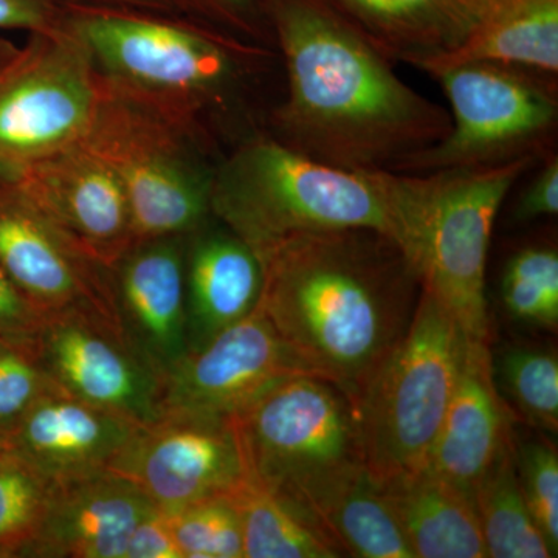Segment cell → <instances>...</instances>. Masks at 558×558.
<instances>
[{
	"instance_id": "cell-1",
	"label": "cell",
	"mask_w": 558,
	"mask_h": 558,
	"mask_svg": "<svg viewBox=\"0 0 558 558\" xmlns=\"http://www.w3.org/2000/svg\"><path fill=\"white\" fill-rule=\"evenodd\" d=\"M286 95L267 134L340 170H399L451 128L449 110L399 78L395 62L325 0H266Z\"/></svg>"
},
{
	"instance_id": "cell-2",
	"label": "cell",
	"mask_w": 558,
	"mask_h": 558,
	"mask_svg": "<svg viewBox=\"0 0 558 558\" xmlns=\"http://www.w3.org/2000/svg\"><path fill=\"white\" fill-rule=\"evenodd\" d=\"M259 259V310L355 407L416 312L421 279L409 256L388 234L351 229L296 238Z\"/></svg>"
},
{
	"instance_id": "cell-3",
	"label": "cell",
	"mask_w": 558,
	"mask_h": 558,
	"mask_svg": "<svg viewBox=\"0 0 558 558\" xmlns=\"http://www.w3.org/2000/svg\"><path fill=\"white\" fill-rule=\"evenodd\" d=\"M418 182L417 174L329 167L256 131L220 157L209 205L259 258L296 238L351 229L380 231L403 248Z\"/></svg>"
},
{
	"instance_id": "cell-4",
	"label": "cell",
	"mask_w": 558,
	"mask_h": 558,
	"mask_svg": "<svg viewBox=\"0 0 558 558\" xmlns=\"http://www.w3.org/2000/svg\"><path fill=\"white\" fill-rule=\"evenodd\" d=\"M65 25L98 75L194 130L242 102L277 50L245 43L183 16L108 7H64Z\"/></svg>"
},
{
	"instance_id": "cell-5",
	"label": "cell",
	"mask_w": 558,
	"mask_h": 558,
	"mask_svg": "<svg viewBox=\"0 0 558 558\" xmlns=\"http://www.w3.org/2000/svg\"><path fill=\"white\" fill-rule=\"evenodd\" d=\"M230 421L245 480L328 537L330 509L366 472L357 414L347 395L332 381L301 374Z\"/></svg>"
},
{
	"instance_id": "cell-6",
	"label": "cell",
	"mask_w": 558,
	"mask_h": 558,
	"mask_svg": "<svg viewBox=\"0 0 558 558\" xmlns=\"http://www.w3.org/2000/svg\"><path fill=\"white\" fill-rule=\"evenodd\" d=\"M211 138L110 86L78 145L112 170L130 202L135 242L190 234L211 218Z\"/></svg>"
},
{
	"instance_id": "cell-7",
	"label": "cell",
	"mask_w": 558,
	"mask_h": 558,
	"mask_svg": "<svg viewBox=\"0 0 558 558\" xmlns=\"http://www.w3.org/2000/svg\"><path fill=\"white\" fill-rule=\"evenodd\" d=\"M465 339L449 312L421 292L405 336L354 407L366 473L377 484L427 468Z\"/></svg>"
},
{
	"instance_id": "cell-8",
	"label": "cell",
	"mask_w": 558,
	"mask_h": 558,
	"mask_svg": "<svg viewBox=\"0 0 558 558\" xmlns=\"http://www.w3.org/2000/svg\"><path fill=\"white\" fill-rule=\"evenodd\" d=\"M543 159L424 174L405 253L427 293L470 339L490 340L486 270L499 208L521 175Z\"/></svg>"
},
{
	"instance_id": "cell-9",
	"label": "cell",
	"mask_w": 558,
	"mask_h": 558,
	"mask_svg": "<svg viewBox=\"0 0 558 558\" xmlns=\"http://www.w3.org/2000/svg\"><path fill=\"white\" fill-rule=\"evenodd\" d=\"M433 78L450 102L449 134L396 172L473 170L549 156L558 124L557 78L494 62H469Z\"/></svg>"
},
{
	"instance_id": "cell-10",
	"label": "cell",
	"mask_w": 558,
	"mask_h": 558,
	"mask_svg": "<svg viewBox=\"0 0 558 558\" xmlns=\"http://www.w3.org/2000/svg\"><path fill=\"white\" fill-rule=\"evenodd\" d=\"M100 100V75L68 25L31 33L0 60V175L76 145Z\"/></svg>"
},
{
	"instance_id": "cell-11",
	"label": "cell",
	"mask_w": 558,
	"mask_h": 558,
	"mask_svg": "<svg viewBox=\"0 0 558 558\" xmlns=\"http://www.w3.org/2000/svg\"><path fill=\"white\" fill-rule=\"evenodd\" d=\"M32 344L40 368L65 395L142 425L163 414L160 377L108 318L83 311L44 315Z\"/></svg>"
},
{
	"instance_id": "cell-12",
	"label": "cell",
	"mask_w": 558,
	"mask_h": 558,
	"mask_svg": "<svg viewBox=\"0 0 558 558\" xmlns=\"http://www.w3.org/2000/svg\"><path fill=\"white\" fill-rule=\"evenodd\" d=\"M108 469L132 481L163 510L229 495L245 478L230 418L186 411H165L140 425Z\"/></svg>"
},
{
	"instance_id": "cell-13",
	"label": "cell",
	"mask_w": 558,
	"mask_h": 558,
	"mask_svg": "<svg viewBox=\"0 0 558 558\" xmlns=\"http://www.w3.org/2000/svg\"><path fill=\"white\" fill-rule=\"evenodd\" d=\"M0 270L43 315L90 312L117 326L108 269L40 213L13 180L3 175Z\"/></svg>"
},
{
	"instance_id": "cell-14",
	"label": "cell",
	"mask_w": 558,
	"mask_h": 558,
	"mask_svg": "<svg viewBox=\"0 0 558 558\" xmlns=\"http://www.w3.org/2000/svg\"><path fill=\"white\" fill-rule=\"evenodd\" d=\"M314 373L279 337L258 306L163 379L165 411L231 418L290 377Z\"/></svg>"
},
{
	"instance_id": "cell-15",
	"label": "cell",
	"mask_w": 558,
	"mask_h": 558,
	"mask_svg": "<svg viewBox=\"0 0 558 558\" xmlns=\"http://www.w3.org/2000/svg\"><path fill=\"white\" fill-rule=\"evenodd\" d=\"M190 234L134 242L108 269L121 337L163 384L189 354L185 253Z\"/></svg>"
},
{
	"instance_id": "cell-16",
	"label": "cell",
	"mask_w": 558,
	"mask_h": 558,
	"mask_svg": "<svg viewBox=\"0 0 558 558\" xmlns=\"http://www.w3.org/2000/svg\"><path fill=\"white\" fill-rule=\"evenodd\" d=\"M9 179L106 269L134 244L123 185L105 161L78 143L33 161Z\"/></svg>"
},
{
	"instance_id": "cell-17",
	"label": "cell",
	"mask_w": 558,
	"mask_h": 558,
	"mask_svg": "<svg viewBox=\"0 0 558 558\" xmlns=\"http://www.w3.org/2000/svg\"><path fill=\"white\" fill-rule=\"evenodd\" d=\"M157 505L109 469L54 483L33 558H124L135 526Z\"/></svg>"
},
{
	"instance_id": "cell-18",
	"label": "cell",
	"mask_w": 558,
	"mask_h": 558,
	"mask_svg": "<svg viewBox=\"0 0 558 558\" xmlns=\"http://www.w3.org/2000/svg\"><path fill=\"white\" fill-rule=\"evenodd\" d=\"M140 425L57 388L33 403L7 444L13 453L58 483L108 469Z\"/></svg>"
},
{
	"instance_id": "cell-19",
	"label": "cell",
	"mask_w": 558,
	"mask_h": 558,
	"mask_svg": "<svg viewBox=\"0 0 558 558\" xmlns=\"http://www.w3.org/2000/svg\"><path fill=\"white\" fill-rule=\"evenodd\" d=\"M490 354V341L465 339L457 387L428 462L472 501L481 475L515 433L517 417L492 377Z\"/></svg>"
},
{
	"instance_id": "cell-20",
	"label": "cell",
	"mask_w": 558,
	"mask_h": 558,
	"mask_svg": "<svg viewBox=\"0 0 558 558\" xmlns=\"http://www.w3.org/2000/svg\"><path fill=\"white\" fill-rule=\"evenodd\" d=\"M263 264L255 250L218 219L190 233L185 253L189 352L204 348L258 306Z\"/></svg>"
},
{
	"instance_id": "cell-21",
	"label": "cell",
	"mask_w": 558,
	"mask_h": 558,
	"mask_svg": "<svg viewBox=\"0 0 558 558\" xmlns=\"http://www.w3.org/2000/svg\"><path fill=\"white\" fill-rule=\"evenodd\" d=\"M389 61L422 69L457 49L486 0H325Z\"/></svg>"
},
{
	"instance_id": "cell-22",
	"label": "cell",
	"mask_w": 558,
	"mask_h": 558,
	"mask_svg": "<svg viewBox=\"0 0 558 558\" xmlns=\"http://www.w3.org/2000/svg\"><path fill=\"white\" fill-rule=\"evenodd\" d=\"M469 62L512 65L557 78L558 0H486L457 49L421 70L433 78Z\"/></svg>"
},
{
	"instance_id": "cell-23",
	"label": "cell",
	"mask_w": 558,
	"mask_h": 558,
	"mask_svg": "<svg viewBox=\"0 0 558 558\" xmlns=\"http://www.w3.org/2000/svg\"><path fill=\"white\" fill-rule=\"evenodd\" d=\"M379 486L414 558L487 557L472 499L428 465Z\"/></svg>"
},
{
	"instance_id": "cell-24",
	"label": "cell",
	"mask_w": 558,
	"mask_h": 558,
	"mask_svg": "<svg viewBox=\"0 0 558 558\" xmlns=\"http://www.w3.org/2000/svg\"><path fill=\"white\" fill-rule=\"evenodd\" d=\"M515 433L497 451L473 490L487 557L549 558L548 543L532 519L521 490Z\"/></svg>"
},
{
	"instance_id": "cell-25",
	"label": "cell",
	"mask_w": 558,
	"mask_h": 558,
	"mask_svg": "<svg viewBox=\"0 0 558 558\" xmlns=\"http://www.w3.org/2000/svg\"><path fill=\"white\" fill-rule=\"evenodd\" d=\"M229 497L240 515L244 558H336L341 550L269 492L242 481Z\"/></svg>"
},
{
	"instance_id": "cell-26",
	"label": "cell",
	"mask_w": 558,
	"mask_h": 558,
	"mask_svg": "<svg viewBox=\"0 0 558 558\" xmlns=\"http://www.w3.org/2000/svg\"><path fill=\"white\" fill-rule=\"evenodd\" d=\"M325 529L343 556L414 558L384 492L366 472L330 509Z\"/></svg>"
},
{
	"instance_id": "cell-27",
	"label": "cell",
	"mask_w": 558,
	"mask_h": 558,
	"mask_svg": "<svg viewBox=\"0 0 558 558\" xmlns=\"http://www.w3.org/2000/svg\"><path fill=\"white\" fill-rule=\"evenodd\" d=\"M492 377L512 411L539 432H558V360L549 349L510 344L490 354Z\"/></svg>"
},
{
	"instance_id": "cell-28",
	"label": "cell",
	"mask_w": 558,
	"mask_h": 558,
	"mask_svg": "<svg viewBox=\"0 0 558 558\" xmlns=\"http://www.w3.org/2000/svg\"><path fill=\"white\" fill-rule=\"evenodd\" d=\"M53 488L54 481L10 449L0 457V558L27 557Z\"/></svg>"
},
{
	"instance_id": "cell-29",
	"label": "cell",
	"mask_w": 558,
	"mask_h": 558,
	"mask_svg": "<svg viewBox=\"0 0 558 558\" xmlns=\"http://www.w3.org/2000/svg\"><path fill=\"white\" fill-rule=\"evenodd\" d=\"M502 307L513 322L531 328L558 326V253L553 245L519 250L506 263L499 286Z\"/></svg>"
},
{
	"instance_id": "cell-30",
	"label": "cell",
	"mask_w": 558,
	"mask_h": 558,
	"mask_svg": "<svg viewBox=\"0 0 558 558\" xmlns=\"http://www.w3.org/2000/svg\"><path fill=\"white\" fill-rule=\"evenodd\" d=\"M167 513L182 558H244L240 515L229 495Z\"/></svg>"
},
{
	"instance_id": "cell-31",
	"label": "cell",
	"mask_w": 558,
	"mask_h": 558,
	"mask_svg": "<svg viewBox=\"0 0 558 558\" xmlns=\"http://www.w3.org/2000/svg\"><path fill=\"white\" fill-rule=\"evenodd\" d=\"M57 389L40 368L32 339L0 337V436L9 438L33 403Z\"/></svg>"
},
{
	"instance_id": "cell-32",
	"label": "cell",
	"mask_w": 558,
	"mask_h": 558,
	"mask_svg": "<svg viewBox=\"0 0 558 558\" xmlns=\"http://www.w3.org/2000/svg\"><path fill=\"white\" fill-rule=\"evenodd\" d=\"M517 472L521 490L532 519L548 543L550 553H558V453L545 439L515 444Z\"/></svg>"
},
{
	"instance_id": "cell-33",
	"label": "cell",
	"mask_w": 558,
	"mask_h": 558,
	"mask_svg": "<svg viewBox=\"0 0 558 558\" xmlns=\"http://www.w3.org/2000/svg\"><path fill=\"white\" fill-rule=\"evenodd\" d=\"M186 16L245 43L275 50L266 0H179Z\"/></svg>"
},
{
	"instance_id": "cell-34",
	"label": "cell",
	"mask_w": 558,
	"mask_h": 558,
	"mask_svg": "<svg viewBox=\"0 0 558 558\" xmlns=\"http://www.w3.org/2000/svg\"><path fill=\"white\" fill-rule=\"evenodd\" d=\"M65 9L47 0H0V31L44 33L64 25Z\"/></svg>"
},
{
	"instance_id": "cell-35",
	"label": "cell",
	"mask_w": 558,
	"mask_h": 558,
	"mask_svg": "<svg viewBox=\"0 0 558 558\" xmlns=\"http://www.w3.org/2000/svg\"><path fill=\"white\" fill-rule=\"evenodd\" d=\"M124 558H182L167 510L157 506L140 521L132 531Z\"/></svg>"
},
{
	"instance_id": "cell-36",
	"label": "cell",
	"mask_w": 558,
	"mask_h": 558,
	"mask_svg": "<svg viewBox=\"0 0 558 558\" xmlns=\"http://www.w3.org/2000/svg\"><path fill=\"white\" fill-rule=\"evenodd\" d=\"M542 161V170L529 183L517 204L515 219L521 222L556 216L558 213L557 154H549Z\"/></svg>"
},
{
	"instance_id": "cell-37",
	"label": "cell",
	"mask_w": 558,
	"mask_h": 558,
	"mask_svg": "<svg viewBox=\"0 0 558 558\" xmlns=\"http://www.w3.org/2000/svg\"><path fill=\"white\" fill-rule=\"evenodd\" d=\"M43 317L0 270V337L31 340Z\"/></svg>"
},
{
	"instance_id": "cell-38",
	"label": "cell",
	"mask_w": 558,
	"mask_h": 558,
	"mask_svg": "<svg viewBox=\"0 0 558 558\" xmlns=\"http://www.w3.org/2000/svg\"><path fill=\"white\" fill-rule=\"evenodd\" d=\"M61 7H108V9H123L146 11V13L167 14V16H183L179 0H47Z\"/></svg>"
},
{
	"instance_id": "cell-39",
	"label": "cell",
	"mask_w": 558,
	"mask_h": 558,
	"mask_svg": "<svg viewBox=\"0 0 558 558\" xmlns=\"http://www.w3.org/2000/svg\"><path fill=\"white\" fill-rule=\"evenodd\" d=\"M7 450H9V444H7L5 438H2V436H0V457H2V454L5 453Z\"/></svg>"
}]
</instances>
